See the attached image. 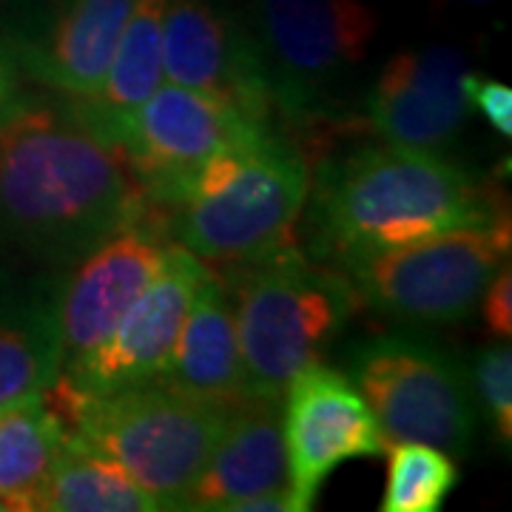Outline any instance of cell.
Here are the masks:
<instances>
[{
    "instance_id": "cell-1",
    "label": "cell",
    "mask_w": 512,
    "mask_h": 512,
    "mask_svg": "<svg viewBox=\"0 0 512 512\" xmlns=\"http://www.w3.org/2000/svg\"><path fill=\"white\" fill-rule=\"evenodd\" d=\"M148 208L123 154L69 106L23 103L0 123V239L26 254L77 262Z\"/></svg>"
},
{
    "instance_id": "cell-2",
    "label": "cell",
    "mask_w": 512,
    "mask_h": 512,
    "mask_svg": "<svg viewBox=\"0 0 512 512\" xmlns=\"http://www.w3.org/2000/svg\"><path fill=\"white\" fill-rule=\"evenodd\" d=\"M493 188L439 151L373 143L328 160L311 202L313 254L336 268L504 217Z\"/></svg>"
},
{
    "instance_id": "cell-3",
    "label": "cell",
    "mask_w": 512,
    "mask_h": 512,
    "mask_svg": "<svg viewBox=\"0 0 512 512\" xmlns=\"http://www.w3.org/2000/svg\"><path fill=\"white\" fill-rule=\"evenodd\" d=\"M234 279L239 353L248 399H282L296 373L336 342L359 293L336 265L319 268L293 245L239 262Z\"/></svg>"
},
{
    "instance_id": "cell-4",
    "label": "cell",
    "mask_w": 512,
    "mask_h": 512,
    "mask_svg": "<svg viewBox=\"0 0 512 512\" xmlns=\"http://www.w3.org/2000/svg\"><path fill=\"white\" fill-rule=\"evenodd\" d=\"M46 399L69 436L117 461L160 510H183L231 413L163 382L100 399H74L49 387Z\"/></svg>"
},
{
    "instance_id": "cell-5",
    "label": "cell",
    "mask_w": 512,
    "mask_h": 512,
    "mask_svg": "<svg viewBox=\"0 0 512 512\" xmlns=\"http://www.w3.org/2000/svg\"><path fill=\"white\" fill-rule=\"evenodd\" d=\"M510 248V214H504L359 256L339 271L373 311L410 325H453L476 311L490 279L510 262Z\"/></svg>"
},
{
    "instance_id": "cell-6",
    "label": "cell",
    "mask_w": 512,
    "mask_h": 512,
    "mask_svg": "<svg viewBox=\"0 0 512 512\" xmlns=\"http://www.w3.org/2000/svg\"><path fill=\"white\" fill-rule=\"evenodd\" d=\"M308 197V160L271 131L245 151L217 194L174 208L165 228L202 262H254L293 245V228Z\"/></svg>"
},
{
    "instance_id": "cell-7",
    "label": "cell",
    "mask_w": 512,
    "mask_h": 512,
    "mask_svg": "<svg viewBox=\"0 0 512 512\" xmlns=\"http://www.w3.org/2000/svg\"><path fill=\"white\" fill-rule=\"evenodd\" d=\"M256 52L274 111L293 123H319L376 37L362 0H254Z\"/></svg>"
},
{
    "instance_id": "cell-8",
    "label": "cell",
    "mask_w": 512,
    "mask_h": 512,
    "mask_svg": "<svg viewBox=\"0 0 512 512\" xmlns=\"http://www.w3.org/2000/svg\"><path fill=\"white\" fill-rule=\"evenodd\" d=\"M350 382L365 396L387 444L419 441L467 456L476 436V402L464 367L439 345L387 333L350 356Z\"/></svg>"
},
{
    "instance_id": "cell-9",
    "label": "cell",
    "mask_w": 512,
    "mask_h": 512,
    "mask_svg": "<svg viewBox=\"0 0 512 512\" xmlns=\"http://www.w3.org/2000/svg\"><path fill=\"white\" fill-rule=\"evenodd\" d=\"M274 131L211 94L165 83L131 117L117 151L151 208L165 211L180 185L211 157L248 146Z\"/></svg>"
},
{
    "instance_id": "cell-10",
    "label": "cell",
    "mask_w": 512,
    "mask_h": 512,
    "mask_svg": "<svg viewBox=\"0 0 512 512\" xmlns=\"http://www.w3.org/2000/svg\"><path fill=\"white\" fill-rule=\"evenodd\" d=\"M205 276L208 271L200 256L171 242L160 274L131 302L109 336L63 367L52 387L74 399H100L154 382L163 373Z\"/></svg>"
},
{
    "instance_id": "cell-11",
    "label": "cell",
    "mask_w": 512,
    "mask_h": 512,
    "mask_svg": "<svg viewBox=\"0 0 512 512\" xmlns=\"http://www.w3.org/2000/svg\"><path fill=\"white\" fill-rule=\"evenodd\" d=\"M282 433L296 512L313 510L316 493L339 464L387 453V441L359 387L319 362L296 373L285 387Z\"/></svg>"
},
{
    "instance_id": "cell-12",
    "label": "cell",
    "mask_w": 512,
    "mask_h": 512,
    "mask_svg": "<svg viewBox=\"0 0 512 512\" xmlns=\"http://www.w3.org/2000/svg\"><path fill=\"white\" fill-rule=\"evenodd\" d=\"M163 74L168 83L211 94L262 123L276 114L251 26L220 0H168Z\"/></svg>"
},
{
    "instance_id": "cell-13",
    "label": "cell",
    "mask_w": 512,
    "mask_h": 512,
    "mask_svg": "<svg viewBox=\"0 0 512 512\" xmlns=\"http://www.w3.org/2000/svg\"><path fill=\"white\" fill-rule=\"evenodd\" d=\"M171 242L165 220L148 208L140 220L123 225L80 259V268L57 296L63 367L109 336L131 302L160 274Z\"/></svg>"
},
{
    "instance_id": "cell-14",
    "label": "cell",
    "mask_w": 512,
    "mask_h": 512,
    "mask_svg": "<svg viewBox=\"0 0 512 512\" xmlns=\"http://www.w3.org/2000/svg\"><path fill=\"white\" fill-rule=\"evenodd\" d=\"M467 74L464 55L447 46L399 52L367 92V123L387 143L441 151L470 117Z\"/></svg>"
},
{
    "instance_id": "cell-15",
    "label": "cell",
    "mask_w": 512,
    "mask_h": 512,
    "mask_svg": "<svg viewBox=\"0 0 512 512\" xmlns=\"http://www.w3.org/2000/svg\"><path fill=\"white\" fill-rule=\"evenodd\" d=\"M276 490H288L282 399H242L231 407L183 510L234 512L242 501Z\"/></svg>"
},
{
    "instance_id": "cell-16",
    "label": "cell",
    "mask_w": 512,
    "mask_h": 512,
    "mask_svg": "<svg viewBox=\"0 0 512 512\" xmlns=\"http://www.w3.org/2000/svg\"><path fill=\"white\" fill-rule=\"evenodd\" d=\"M134 0H63L46 35L20 49L18 63L43 86L66 97L97 92Z\"/></svg>"
},
{
    "instance_id": "cell-17",
    "label": "cell",
    "mask_w": 512,
    "mask_h": 512,
    "mask_svg": "<svg viewBox=\"0 0 512 512\" xmlns=\"http://www.w3.org/2000/svg\"><path fill=\"white\" fill-rule=\"evenodd\" d=\"M154 382L222 407L248 399L234 299L217 276L202 279L174 350Z\"/></svg>"
},
{
    "instance_id": "cell-18",
    "label": "cell",
    "mask_w": 512,
    "mask_h": 512,
    "mask_svg": "<svg viewBox=\"0 0 512 512\" xmlns=\"http://www.w3.org/2000/svg\"><path fill=\"white\" fill-rule=\"evenodd\" d=\"M168 0H134L126 32L97 92L72 100L69 109L97 140L117 148L131 117L163 86V18Z\"/></svg>"
},
{
    "instance_id": "cell-19",
    "label": "cell",
    "mask_w": 512,
    "mask_h": 512,
    "mask_svg": "<svg viewBox=\"0 0 512 512\" xmlns=\"http://www.w3.org/2000/svg\"><path fill=\"white\" fill-rule=\"evenodd\" d=\"M63 441L46 390L0 407V510H37Z\"/></svg>"
},
{
    "instance_id": "cell-20",
    "label": "cell",
    "mask_w": 512,
    "mask_h": 512,
    "mask_svg": "<svg viewBox=\"0 0 512 512\" xmlns=\"http://www.w3.org/2000/svg\"><path fill=\"white\" fill-rule=\"evenodd\" d=\"M63 367L57 296H23L0 305V407L57 382Z\"/></svg>"
},
{
    "instance_id": "cell-21",
    "label": "cell",
    "mask_w": 512,
    "mask_h": 512,
    "mask_svg": "<svg viewBox=\"0 0 512 512\" xmlns=\"http://www.w3.org/2000/svg\"><path fill=\"white\" fill-rule=\"evenodd\" d=\"M37 510L49 512H157V501L126 470L69 436L46 478Z\"/></svg>"
},
{
    "instance_id": "cell-22",
    "label": "cell",
    "mask_w": 512,
    "mask_h": 512,
    "mask_svg": "<svg viewBox=\"0 0 512 512\" xmlns=\"http://www.w3.org/2000/svg\"><path fill=\"white\" fill-rule=\"evenodd\" d=\"M382 512H439L456 490L458 467L450 453L419 441L387 444Z\"/></svg>"
},
{
    "instance_id": "cell-23",
    "label": "cell",
    "mask_w": 512,
    "mask_h": 512,
    "mask_svg": "<svg viewBox=\"0 0 512 512\" xmlns=\"http://www.w3.org/2000/svg\"><path fill=\"white\" fill-rule=\"evenodd\" d=\"M473 387L478 402L493 421L498 439L510 447L512 441V350L510 339H495L473 362Z\"/></svg>"
},
{
    "instance_id": "cell-24",
    "label": "cell",
    "mask_w": 512,
    "mask_h": 512,
    "mask_svg": "<svg viewBox=\"0 0 512 512\" xmlns=\"http://www.w3.org/2000/svg\"><path fill=\"white\" fill-rule=\"evenodd\" d=\"M467 97H470V109L481 111L487 117V123L501 134V137H512V89L481 77V74H467Z\"/></svg>"
},
{
    "instance_id": "cell-25",
    "label": "cell",
    "mask_w": 512,
    "mask_h": 512,
    "mask_svg": "<svg viewBox=\"0 0 512 512\" xmlns=\"http://www.w3.org/2000/svg\"><path fill=\"white\" fill-rule=\"evenodd\" d=\"M484 302V325L493 339H510L512 336V271L510 262L498 268L490 285L481 293Z\"/></svg>"
},
{
    "instance_id": "cell-26",
    "label": "cell",
    "mask_w": 512,
    "mask_h": 512,
    "mask_svg": "<svg viewBox=\"0 0 512 512\" xmlns=\"http://www.w3.org/2000/svg\"><path fill=\"white\" fill-rule=\"evenodd\" d=\"M23 106L18 80V57L0 49V123H6Z\"/></svg>"
},
{
    "instance_id": "cell-27",
    "label": "cell",
    "mask_w": 512,
    "mask_h": 512,
    "mask_svg": "<svg viewBox=\"0 0 512 512\" xmlns=\"http://www.w3.org/2000/svg\"><path fill=\"white\" fill-rule=\"evenodd\" d=\"M467 3H487V0H467Z\"/></svg>"
}]
</instances>
